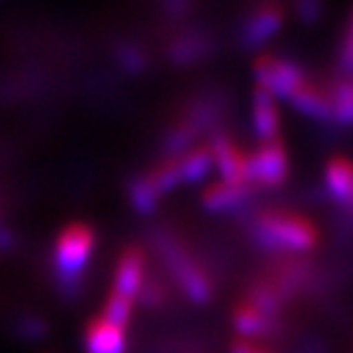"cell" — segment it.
Wrapping results in <instances>:
<instances>
[{
  "label": "cell",
  "instance_id": "obj_1",
  "mask_svg": "<svg viewBox=\"0 0 353 353\" xmlns=\"http://www.w3.org/2000/svg\"><path fill=\"white\" fill-rule=\"evenodd\" d=\"M256 236L270 249L307 251L315 245V230L300 217L268 213L256 223Z\"/></svg>",
  "mask_w": 353,
  "mask_h": 353
},
{
  "label": "cell",
  "instance_id": "obj_2",
  "mask_svg": "<svg viewBox=\"0 0 353 353\" xmlns=\"http://www.w3.org/2000/svg\"><path fill=\"white\" fill-rule=\"evenodd\" d=\"M94 249V234L85 225H70L56 243V270L66 290L79 283L81 270L85 268Z\"/></svg>",
  "mask_w": 353,
  "mask_h": 353
},
{
  "label": "cell",
  "instance_id": "obj_3",
  "mask_svg": "<svg viewBox=\"0 0 353 353\" xmlns=\"http://www.w3.org/2000/svg\"><path fill=\"white\" fill-rule=\"evenodd\" d=\"M256 79L258 88L279 98H292L296 90L305 85V77L296 64L276 58H260L256 62Z\"/></svg>",
  "mask_w": 353,
  "mask_h": 353
},
{
  "label": "cell",
  "instance_id": "obj_4",
  "mask_svg": "<svg viewBox=\"0 0 353 353\" xmlns=\"http://www.w3.org/2000/svg\"><path fill=\"white\" fill-rule=\"evenodd\" d=\"M162 254L166 256V262H168L170 270L174 272V276L179 279V283L183 285L185 294L192 300L205 302V300L211 298V283H209V279L203 272H200V268L172 241H168V239L162 241Z\"/></svg>",
  "mask_w": 353,
  "mask_h": 353
},
{
  "label": "cell",
  "instance_id": "obj_5",
  "mask_svg": "<svg viewBox=\"0 0 353 353\" xmlns=\"http://www.w3.org/2000/svg\"><path fill=\"white\" fill-rule=\"evenodd\" d=\"M288 174V160L283 147L266 143L254 156L247 158V181L262 185H279Z\"/></svg>",
  "mask_w": 353,
  "mask_h": 353
},
{
  "label": "cell",
  "instance_id": "obj_6",
  "mask_svg": "<svg viewBox=\"0 0 353 353\" xmlns=\"http://www.w3.org/2000/svg\"><path fill=\"white\" fill-rule=\"evenodd\" d=\"M211 156H213V164H217L221 172L223 183H232V185L247 183V158H243L241 151L223 134L213 139Z\"/></svg>",
  "mask_w": 353,
  "mask_h": 353
},
{
  "label": "cell",
  "instance_id": "obj_7",
  "mask_svg": "<svg viewBox=\"0 0 353 353\" xmlns=\"http://www.w3.org/2000/svg\"><path fill=\"white\" fill-rule=\"evenodd\" d=\"M143 268H145V264H143L141 251H137V249L128 251L117 266L115 294L128 298V300H132L137 294H141V290H143Z\"/></svg>",
  "mask_w": 353,
  "mask_h": 353
},
{
  "label": "cell",
  "instance_id": "obj_8",
  "mask_svg": "<svg viewBox=\"0 0 353 353\" xmlns=\"http://www.w3.org/2000/svg\"><path fill=\"white\" fill-rule=\"evenodd\" d=\"M254 125L258 137L266 143H272L279 132V113H276L274 96L262 88H258L254 94Z\"/></svg>",
  "mask_w": 353,
  "mask_h": 353
},
{
  "label": "cell",
  "instance_id": "obj_9",
  "mask_svg": "<svg viewBox=\"0 0 353 353\" xmlns=\"http://www.w3.org/2000/svg\"><path fill=\"white\" fill-rule=\"evenodd\" d=\"M85 345L90 353H123L125 349L123 327H117L105 319L94 321L88 330Z\"/></svg>",
  "mask_w": 353,
  "mask_h": 353
},
{
  "label": "cell",
  "instance_id": "obj_10",
  "mask_svg": "<svg viewBox=\"0 0 353 353\" xmlns=\"http://www.w3.org/2000/svg\"><path fill=\"white\" fill-rule=\"evenodd\" d=\"M325 185L336 200L353 205V164L347 160H334L327 164Z\"/></svg>",
  "mask_w": 353,
  "mask_h": 353
},
{
  "label": "cell",
  "instance_id": "obj_11",
  "mask_svg": "<svg viewBox=\"0 0 353 353\" xmlns=\"http://www.w3.org/2000/svg\"><path fill=\"white\" fill-rule=\"evenodd\" d=\"M281 11L276 7H264L260 9L245 28V41L249 45H262L268 41L281 26Z\"/></svg>",
  "mask_w": 353,
  "mask_h": 353
},
{
  "label": "cell",
  "instance_id": "obj_12",
  "mask_svg": "<svg viewBox=\"0 0 353 353\" xmlns=\"http://www.w3.org/2000/svg\"><path fill=\"white\" fill-rule=\"evenodd\" d=\"M249 196L247 183L243 185H232V183H217L209 188L203 196V203L209 211H228L236 205H241L243 200Z\"/></svg>",
  "mask_w": 353,
  "mask_h": 353
},
{
  "label": "cell",
  "instance_id": "obj_13",
  "mask_svg": "<svg viewBox=\"0 0 353 353\" xmlns=\"http://www.w3.org/2000/svg\"><path fill=\"white\" fill-rule=\"evenodd\" d=\"M290 100H292V105L296 109H300L302 113H307L311 117L327 119V117L334 115V111H332V100L325 98L321 92H317L309 83H305L300 90H296Z\"/></svg>",
  "mask_w": 353,
  "mask_h": 353
},
{
  "label": "cell",
  "instance_id": "obj_14",
  "mask_svg": "<svg viewBox=\"0 0 353 353\" xmlns=\"http://www.w3.org/2000/svg\"><path fill=\"white\" fill-rule=\"evenodd\" d=\"M181 164V174H183V181L196 183V181H203L205 176L211 172L213 168V156L209 149H198L188 154L183 160H179Z\"/></svg>",
  "mask_w": 353,
  "mask_h": 353
},
{
  "label": "cell",
  "instance_id": "obj_15",
  "mask_svg": "<svg viewBox=\"0 0 353 353\" xmlns=\"http://www.w3.org/2000/svg\"><path fill=\"white\" fill-rule=\"evenodd\" d=\"M234 325L243 336H258L266 332L268 319L256 307H243L234 315Z\"/></svg>",
  "mask_w": 353,
  "mask_h": 353
},
{
  "label": "cell",
  "instance_id": "obj_16",
  "mask_svg": "<svg viewBox=\"0 0 353 353\" xmlns=\"http://www.w3.org/2000/svg\"><path fill=\"white\" fill-rule=\"evenodd\" d=\"M158 190L154 188V183L149 181V176H143V179L132 181L130 185V200L139 213H151L156 209L158 203Z\"/></svg>",
  "mask_w": 353,
  "mask_h": 353
},
{
  "label": "cell",
  "instance_id": "obj_17",
  "mask_svg": "<svg viewBox=\"0 0 353 353\" xmlns=\"http://www.w3.org/2000/svg\"><path fill=\"white\" fill-rule=\"evenodd\" d=\"M149 181L154 183V188L158 190V194H164L172 188H176L183 181V174H181V164L179 160L174 162H166L164 166H160L154 174L149 176Z\"/></svg>",
  "mask_w": 353,
  "mask_h": 353
},
{
  "label": "cell",
  "instance_id": "obj_18",
  "mask_svg": "<svg viewBox=\"0 0 353 353\" xmlns=\"http://www.w3.org/2000/svg\"><path fill=\"white\" fill-rule=\"evenodd\" d=\"M132 315V300L123 298L119 294H111V298L107 300V307H105V321L117 325V327H123L125 323H128Z\"/></svg>",
  "mask_w": 353,
  "mask_h": 353
},
{
  "label": "cell",
  "instance_id": "obj_19",
  "mask_svg": "<svg viewBox=\"0 0 353 353\" xmlns=\"http://www.w3.org/2000/svg\"><path fill=\"white\" fill-rule=\"evenodd\" d=\"M332 111L336 119L345 123H353V83H343L334 92Z\"/></svg>",
  "mask_w": 353,
  "mask_h": 353
},
{
  "label": "cell",
  "instance_id": "obj_20",
  "mask_svg": "<svg viewBox=\"0 0 353 353\" xmlns=\"http://www.w3.org/2000/svg\"><path fill=\"white\" fill-rule=\"evenodd\" d=\"M172 54H174V60H179V62L194 60L200 54V41L198 39H185L181 43H176Z\"/></svg>",
  "mask_w": 353,
  "mask_h": 353
},
{
  "label": "cell",
  "instance_id": "obj_21",
  "mask_svg": "<svg viewBox=\"0 0 353 353\" xmlns=\"http://www.w3.org/2000/svg\"><path fill=\"white\" fill-rule=\"evenodd\" d=\"M192 139H194V128H176L172 134H170V139H168V151H183L190 143H192Z\"/></svg>",
  "mask_w": 353,
  "mask_h": 353
},
{
  "label": "cell",
  "instance_id": "obj_22",
  "mask_svg": "<svg viewBox=\"0 0 353 353\" xmlns=\"http://www.w3.org/2000/svg\"><path fill=\"white\" fill-rule=\"evenodd\" d=\"M119 58H121V62H123L125 66L132 68V70L141 68L143 62H145V58L141 56V52H137V49H128V47H123V49H121V52H119Z\"/></svg>",
  "mask_w": 353,
  "mask_h": 353
},
{
  "label": "cell",
  "instance_id": "obj_23",
  "mask_svg": "<svg viewBox=\"0 0 353 353\" xmlns=\"http://www.w3.org/2000/svg\"><path fill=\"white\" fill-rule=\"evenodd\" d=\"M341 62H343V68L345 70L353 72V21H351V30H349V37L345 41V47H343Z\"/></svg>",
  "mask_w": 353,
  "mask_h": 353
},
{
  "label": "cell",
  "instance_id": "obj_24",
  "mask_svg": "<svg viewBox=\"0 0 353 353\" xmlns=\"http://www.w3.org/2000/svg\"><path fill=\"white\" fill-rule=\"evenodd\" d=\"M23 332H26L28 336H41L45 332V323L39 319H28L26 323H23Z\"/></svg>",
  "mask_w": 353,
  "mask_h": 353
},
{
  "label": "cell",
  "instance_id": "obj_25",
  "mask_svg": "<svg viewBox=\"0 0 353 353\" xmlns=\"http://www.w3.org/2000/svg\"><path fill=\"white\" fill-rule=\"evenodd\" d=\"M298 13L305 19H315L319 13V7L315 3H302V5H298Z\"/></svg>",
  "mask_w": 353,
  "mask_h": 353
},
{
  "label": "cell",
  "instance_id": "obj_26",
  "mask_svg": "<svg viewBox=\"0 0 353 353\" xmlns=\"http://www.w3.org/2000/svg\"><path fill=\"white\" fill-rule=\"evenodd\" d=\"M11 234L7 230H0V249H9L11 247Z\"/></svg>",
  "mask_w": 353,
  "mask_h": 353
},
{
  "label": "cell",
  "instance_id": "obj_27",
  "mask_svg": "<svg viewBox=\"0 0 353 353\" xmlns=\"http://www.w3.org/2000/svg\"><path fill=\"white\" fill-rule=\"evenodd\" d=\"M232 353H256V351L251 349L249 345H245V343H239V345H234Z\"/></svg>",
  "mask_w": 353,
  "mask_h": 353
}]
</instances>
